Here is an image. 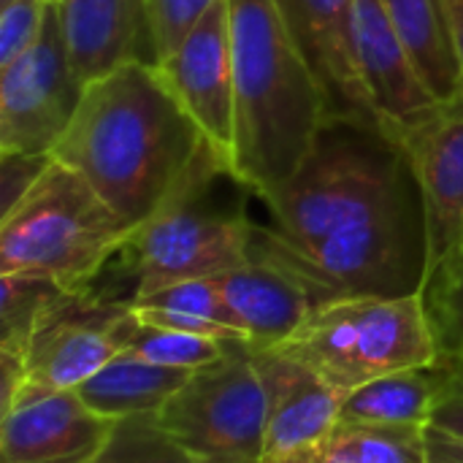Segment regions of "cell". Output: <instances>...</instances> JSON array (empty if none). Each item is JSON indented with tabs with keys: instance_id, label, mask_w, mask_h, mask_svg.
Listing matches in <instances>:
<instances>
[{
	"instance_id": "obj_1",
	"label": "cell",
	"mask_w": 463,
	"mask_h": 463,
	"mask_svg": "<svg viewBox=\"0 0 463 463\" xmlns=\"http://www.w3.org/2000/svg\"><path fill=\"white\" fill-rule=\"evenodd\" d=\"M206 146L160 68L128 62L87 84L52 157L138 228L184 184Z\"/></svg>"
},
{
	"instance_id": "obj_2",
	"label": "cell",
	"mask_w": 463,
	"mask_h": 463,
	"mask_svg": "<svg viewBox=\"0 0 463 463\" xmlns=\"http://www.w3.org/2000/svg\"><path fill=\"white\" fill-rule=\"evenodd\" d=\"M228 16L236 73L233 171L263 198L304 163L328 109L277 0H228Z\"/></svg>"
},
{
	"instance_id": "obj_3",
	"label": "cell",
	"mask_w": 463,
	"mask_h": 463,
	"mask_svg": "<svg viewBox=\"0 0 463 463\" xmlns=\"http://www.w3.org/2000/svg\"><path fill=\"white\" fill-rule=\"evenodd\" d=\"M412 182L407 152L391 130L328 117L296 174L260 198L271 225H258V236L282 252H307L377 217Z\"/></svg>"
},
{
	"instance_id": "obj_4",
	"label": "cell",
	"mask_w": 463,
	"mask_h": 463,
	"mask_svg": "<svg viewBox=\"0 0 463 463\" xmlns=\"http://www.w3.org/2000/svg\"><path fill=\"white\" fill-rule=\"evenodd\" d=\"M233 165L209 144L184 184L117 252L133 282L130 301L157 288L225 274L250 260L255 222L241 198H222L236 182Z\"/></svg>"
},
{
	"instance_id": "obj_5",
	"label": "cell",
	"mask_w": 463,
	"mask_h": 463,
	"mask_svg": "<svg viewBox=\"0 0 463 463\" xmlns=\"http://www.w3.org/2000/svg\"><path fill=\"white\" fill-rule=\"evenodd\" d=\"M133 225L54 157L0 217V274H30L68 293L92 290Z\"/></svg>"
},
{
	"instance_id": "obj_6",
	"label": "cell",
	"mask_w": 463,
	"mask_h": 463,
	"mask_svg": "<svg viewBox=\"0 0 463 463\" xmlns=\"http://www.w3.org/2000/svg\"><path fill=\"white\" fill-rule=\"evenodd\" d=\"M269 353L301 364L339 393L439 361L423 293L326 301L285 345Z\"/></svg>"
},
{
	"instance_id": "obj_7",
	"label": "cell",
	"mask_w": 463,
	"mask_h": 463,
	"mask_svg": "<svg viewBox=\"0 0 463 463\" xmlns=\"http://www.w3.org/2000/svg\"><path fill=\"white\" fill-rule=\"evenodd\" d=\"M266 407L255 350L233 342L220 361L190 374L157 420L198 463H263Z\"/></svg>"
},
{
	"instance_id": "obj_8",
	"label": "cell",
	"mask_w": 463,
	"mask_h": 463,
	"mask_svg": "<svg viewBox=\"0 0 463 463\" xmlns=\"http://www.w3.org/2000/svg\"><path fill=\"white\" fill-rule=\"evenodd\" d=\"M130 301L68 293L33 331L19 358L3 355V410L19 396L76 391L122 353Z\"/></svg>"
},
{
	"instance_id": "obj_9",
	"label": "cell",
	"mask_w": 463,
	"mask_h": 463,
	"mask_svg": "<svg viewBox=\"0 0 463 463\" xmlns=\"http://www.w3.org/2000/svg\"><path fill=\"white\" fill-rule=\"evenodd\" d=\"M84 92L87 81L71 60L60 5L52 0L35 43L0 68V152L52 155Z\"/></svg>"
},
{
	"instance_id": "obj_10",
	"label": "cell",
	"mask_w": 463,
	"mask_h": 463,
	"mask_svg": "<svg viewBox=\"0 0 463 463\" xmlns=\"http://www.w3.org/2000/svg\"><path fill=\"white\" fill-rule=\"evenodd\" d=\"M157 68L206 141L233 165L236 73L228 0H217Z\"/></svg>"
},
{
	"instance_id": "obj_11",
	"label": "cell",
	"mask_w": 463,
	"mask_h": 463,
	"mask_svg": "<svg viewBox=\"0 0 463 463\" xmlns=\"http://www.w3.org/2000/svg\"><path fill=\"white\" fill-rule=\"evenodd\" d=\"M418 179L429 222V269L463 241V92L393 130Z\"/></svg>"
},
{
	"instance_id": "obj_12",
	"label": "cell",
	"mask_w": 463,
	"mask_h": 463,
	"mask_svg": "<svg viewBox=\"0 0 463 463\" xmlns=\"http://www.w3.org/2000/svg\"><path fill=\"white\" fill-rule=\"evenodd\" d=\"M266 385L263 463H304L317 456L339 426L342 399L336 388L279 353H258Z\"/></svg>"
},
{
	"instance_id": "obj_13",
	"label": "cell",
	"mask_w": 463,
	"mask_h": 463,
	"mask_svg": "<svg viewBox=\"0 0 463 463\" xmlns=\"http://www.w3.org/2000/svg\"><path fill=\"white\" fill-rule=\"evenodd\" d=\"M307 57L328 117L383 125L358 73L353 41V0H277ZM385 128V125H383Z\"/></svg>"
},
{
	"instance_id": "obj_14",
	"label": "cell",
	"mask_w": 463,
	"mask_h": 463,
	"mask_svg": "<svg viewBox=\"0 0 463 463\" xmlns=\"http://www.w3.org/2000/svg\"><path fill=\"white\" fill-rule=\"evenodd\" d=\"M114 420L92 412L76 391L19 396L0 418L3 463H87Z\"/></svg>"
},
{
	"instance_id": "obj_15",
	"label": "cell",
	"mask_w": 463,
	"mask_h": 463,
	"mask_svg": "<svg viewBox=\"0 0 463 463\" xmlns=\"http://www.w3.org/2000/svg\"><path fill=\"white\" fill-rule=\"evenodd\" d=\"M353 41L361 81L385 130L393 133L437 103L383 0H353Z\"/></svg>"
},
{
	"instance_id": "obj_16",
	"label": "cell",
	"mask_w": 463,
	"mask_h": 463,
	"mask_svg": "<svg viewBox=\"0 0 463 463\" xmlns=\"http://www.w3.org/2000/svg\"><path fill=\"white\" fill-rule=\"evenodd\" d=\"M65 43L79 76L90 84L119 65H157L149 0H57Z\"/></svg>"
},
{
	"instance_id": "obj_17",
	"label": "cell",
	"mask_w": 463,
	"mask_h": 463,
	"mask_svg": "<svg viewBox=\"0 0 463 463\" xmlns=\"http://www.w3.org/2000/svg\"><path fill=\"white\" fill-rule=\"evenodd\" d=\"M214 282L258 353L285 345L309 312L320 307L307 282L263 258H250L244 266L217 274Z\"/></svg>"
},
{
	"instance_id": "obj_18",
	"label": "cell",
	"mask_w": 463,
	"mask_h": 463,
	"mask_svg": "<svg viewBox=\"0 0 463 463\" xmlns=\"http://www.w3.org/2000/svg\"><path fill=\"white\" fill-rule=\"evenodd\" d=\"M445 383V361L380 377L345 393L339 420L372 426H431Z\"/></svg>"
},
{
	"instance_id": "obj_19",
	"label": "cell",
	"mask_w": 463,
	"mask_h": 463,
	"mask_svg": "<svg viewBox=\"0 0 463 463\" xmlns=\"http://www.w3.org/2000/svg\"><path fill=\"white\" fill-rule=\"evenodd\" d=\"M193 372L157 366L130 353H119L95 377L76 388L79 399L106 420L130 415H157Z\"/></svg>"
},
{
	"instance_id": "obj_20",
	"label": "cell",
	"mask_w": 463,
	"mask_h": 463,
	"mask_svg": "<svg viewBox=\"0 0 463 463\" xmlns=\"http://www.w3.org/2000/svg\"><path fill=\"white\" fill-rule=\"evenodd\" d=\"M399 30L423 84L437 100L463 92L461 65L456 57L442 0H383Z\"/></svg>"
},
{
	"instance_id": "obj_21",
	"label": "cell",
	"mask_w": 463,
	"mask_h": 463,
	"mask_svg": "<svg viewBox=\"0 0 463 463\" xmlns=\"http://www.w3.org/2000/svg\"><path fill=\"white\" fill-rule=\"evenodd\" d=\"M426 429L339 420L320 453L345 463H429Z\"/></svg>"
},
{
	"instance_id": "obj_22",
	"label": "cell",
	"mask_w": 463,
	"mask_h": 463,
	"mask_svg": "<svg viewBox=\"0 0 463 463\" xmlns=\"http://www.w3.org/2000/svg\"><path fill=\"white\" fill-rule=\"evenodd\" d=\"M119 336H122V353H130L157 366H171V369H184V372H198L220 361L228 345H233V342L209 339V336L146 326L136 320L133 312H128V317L122 320Z\"/></svg>"
},
{
	"instance_id": "obj_23",
	"label": "cell",
	"mask_w": 463,
	"mask_h": 463,
	"mask_svg": "<svg viewBox=\"0 0 463 463\" xmlns=\"http://www.w3.org/2000/svg\"><path fill=\"white\" fill-rule=\"evenodd\" d=\"M65 296L68 290L57 288L43 277L0 274V355L19 358L33 331Z\"/></svg>"
},
{
	"instance_id": "obj_24",
	"label": "cell",
	"mask_w": 463,
	"mask_h": 463,
	"mask_svg": "<svg viewBox=\"0 0 463 463\" xmlns=\"http://www.w3.org/2000/svg\"><path fill=\"white\" fill-rule=\"evenodd\" d=\"M420 293L439 361L463 364V241L429 269Z\"/></svg>"
},
{
	"instance_id": "obj_25",
	"label": "cell",
	"mask_w": 463,
	"mask_h": 463,
	"mask_svg": "<svg viewBox=\"0 0 463 463\" xmlns=\"http://www.w3.org/2000/svg\"><path fill=\"white\" fill-rule=\"evenodd\" d=\"M87 463H198L157 415L114 420L106 442Z\"/></svg>"
},
{
	"instance_id": "obj_26",
	"label": "cell",
	"mask_w": 463,
	"mask_h": 463,
	"mask_svg": "<svg viewBox=\"0 0 463 463\" xmlns=\"http://www.w3.org/2000/svg\"><path fill=\"white\" fill-rule=\"evenodd\" d=\"M130 307L138 309H163V312H176V315H193V317H206L214 320L231 331H239L244 339V328L239 326L236 315L231 312V307L225 304L214 277L206 279H184V282H174L165 288H157L152 293L136 296L130 301ZM250 342V339H247Z\"/></svg>"
},
{
	"instance_id": "obj_27",
	"label": "cell",
	"mask_w": 463,
	"mask_h": 463,
	"mask_svg": "<svg viewBox=\"0 0 463 463\" xmlns=\"http://www.w3.org/2000/svg\"><path fill=\"white\" fill-rule=\"evenodd\" d=\"M214 3L217 0H149V30L157 65L184 41Z\"/></svg>"
},
{
	"instance_id": "obj_28",
	"label": "cell",
	"mask_w": 463,
	"mask_h": 463,
	"mask_svg": "<svg viewBox=\"0 0 463 463\" xmlns=\"http://www.w3.org/2000/svg\"><path fill=\"white\" fill-rule=\"evenodd\" d=\"M46 0H8L0 11V68L24 54L46 19Z\"/></svg>"
},
{
	"instance_id": "obj_29",
	"label": "cell",
	"mask_w": 463,
	"mask_h": 463,
	"mask_svg": "<svg viewBox=\"0 0 463 463\" xmlns=\"http://www.w3.org/2000/svg\"><path fill=\"white\" fill-rule=\"evenodd\" d=\"M0 195H3V214L14 209V203L38 182L43 168L49 165L52 155H11L0 152Z\"/></svg>"
},
{
	"instance_id": "obj_30",
	"label": "cell",
	"mask_w": 463,
	"mask_h": 463,
	"mask_svg": "<svg viewBox=\"0 0 463 463\" xmlns=\"http://www.w3.org/2000/svg\"><path fill=\"white\" fill-rule=\"evenodd\" d=\"M445 366H448V383L439 407L431 418V429L463 439V364L445 361Z\"/></svg>"
},
{
	"instance_id": "obj_31",
	"label": "cell",
	"mask_w": 463,
	"mask_h": 463,
	"mask_svg": "<svg viewBox=\"0 0 463 463\" xmlns=\"http://www.w3.org/2000/svg\"><path fill=\"white\" fill-rule=\"evenodd\" d=\"M429 463H463V439L448 437L437 429H426Z\"/></svg>"
},
{
	"instance_id": "obj_32",
	"label": "cell",
	"mask_w": 463,
	"mask_h": 463,
	"mask_svg": "<svg viewBox=\"0 0 463 463\" xmlns=\"http://www.w3.org/2000/svg\"><path fill=\"white\" fill-rule=\"evenodd\" d=\"M445 3V14H448V24H450V35H453V46H456V57L461 65V87H463V0H442Z\"/></svg>"
},
{
	"instance_id": "obj_33",
	"label": "cell",
	"mask_w": 463,
	"mask_h": 463,
	"mask_svg": "<svg viewBox=\"0 0 463 463\" xmlns=\"http://www.w3.org/2000/svg\"><path fill=\"white\" fill-rule=\"evenodd\" d=\"M304 463H345V461H336V458H328V456H323V453H317V456H312V458H307Z\"/></svg>"
},
{
	"instance_id": "obj_34",
	"label": "cell",
	"mask_w": 463,
	"mask_h": 463,
	"mask_svg": "<svg viewBox=\"0 0 463 463\" xmlns=\"http://www.w3.org/2000/svg\"><path fill=\"white\" fill-rule=\"evenodd\" d=\"M3 3H8V0H0V5H3Z\"/></svg>"
},
{
	"instance_id": "obj_35",
	"label": "cell",
	"mask_w": 463,
	"mask_h": 463,
	"mask_svg": "<svg viewBox=\"0 0 463 463\" xmlns=\"http://www.w3.org/2000/svg\"><path fill=\"white\" fill-rule=\"evenodd\" d=\"M46 3H52V0H46Z\"/></svg>"
}]
</instances>
